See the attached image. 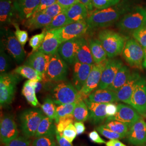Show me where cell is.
Returning a JSON list of instances; mask_svg holds the SVG:
<instances>
[{
    "label": "cell",
    "instance_id": "52a82bcc",
    "mask_svg": "<svg viewBox=\"0 0 146 146\" xmlns=\"http://www.w3.org/2000/svg\"><path fill=\"white\" fill-rule=\"evenodd\" d=\"M122 55L131 67L142 69L145 49L134 38L127 40Z\"/></svg>",
    "mask_w": 146,
    "mask_h": 146
},
{
    "label": "cell",
    "instance_id": "816d5d0a",
    "mask_svg": "<svg viewBox=\"0 0 146 146\" xmlns=\"http://www.w3.org/2000/svg\"><path fill=\"white\" fill-rule=\"evenodd\" d=\"M88 137L91 141L95 143L106 144V142L101 137L98 132L95 130L92 131L89 133Z\"/></svg>",
    "mask_w": 146,
    "mask_h": 146
},
{
    "label": "cell",
    "instance_id": "484cf974",
    "mask_svg": "<svg viewBox=\"0 0 146 146\" xmlns=\"http://www.w3.org/2000/svg\"><path fill=\"white\" fill-rule=\"evenodd\" d=\"M89 101L99 104H109L116 102V94L108 89H97L87 98Z\"/></svg>",
    "mask_w": 146,
    "mask_h": 146
},
{
    "label": "cell",
    "instance_id": "ac0fdd59",
    "mask_svg": "<svg viewBox=\"0 0 146 146\" xmlns=\"http://www.w3.org/2000/svg\"><path fill=\"white\" fill-rule=\"evenodd\" d=\"M141 77V75L138 72H133L131 73L130 77L127 82L116 93L117 101L130 105L131 96L137 82Z\"/></svg>",
    "mask_w": 146,
    "mask_h": 146
},
{
    "label": "cell",
    "instance_id": "f35d334b",
    "mask_svg": "<svg viewBox=\"0 0 146 146\" xmlns=\"http://www.w3.org/2000/svg\"><path fill=\"white\" fill-rule=\"evenodd\" d=\"M10 67V60L5 53L4 49V44L1 43L0 53V72L1 74L7 73Z\"/></svg>",
    "mask_w": 146,
    "mask_h": 146
},
{
    "label": "cell",
    "instance_id": "83f0119b",
    "mask_svg": "<svg viewBox=\"0 0 146 146\" xmlns=\"http://www.w3.org/2000/svg\"><path fill=\"white\" fill-rule=\"evenodd\" d=\"M76 61L92 66L95 64L88 41L83 36L79 38V46L76 54Z\"/></svg>",
    "mask_w": 146,
    "mask_h": 146
},
{
    "label": "cell",
    "instance_id": "30bf717a",
    "mask_svg": "<svg viewBox=\"0 0 146 146\" xmlns=\"http://www.w3.org/2000/svg\"><path fill=\"white\" fill-rule=\"evenodd\" d=\"M107 60L99 64H94L86 83L80 91L84 99L87 98L89 95L93 92L99 86L102 74L104 69Z\"/></svg>",
    "mask_w": 146,
    "mask_h": 146
},
{
    "label": "cell",
    "instance_id": "b9f144b4",
    "mask_svg": "<svg viewBox=\"0 0 146 146\" xmlns=\"http://www.w3.org/2000/svg\"><path fill=\"white\" fill-rule=\"evenodd\" d=\"M46 31H42V33L36 34L31 37L29 40V45L32 48V52H35L41 47L44 40Z\"/></svg>",
    "mask_w": 146,
    "mask_h": 146
},
{
    "label": "cell",
    "instance_id": "1f68e13d",
    "mask_svg": "<svg viewBox=\"0 0 146 146\" xmlns=\"http://www.w3.org/2000/svg\"><path fill=\"white\" fill-rule=\"evenodd\" d=\"M14 72L29 80L36 82L43 81L42 75L34 68L27 65L23 64L17 67L14 70Z\"/></svg>",
    "mask_w": 146,
    "mask_h": 146
},
{
    "label": "cell",
    "instance_id": "2e32d148",
    "mask_svg": "<svg viewBox=\"0 0 146 146\" xmlns=\"http://www.w3.org/2000/svg\"><path fill=\"white\" fill-rule=\"evenodd\" d=\"M127 141L131 145L140 146L146 143V122L141 118L129 127Z\"/></svg>",
    "mask_w": 146,
    "mask_h": 146
},
{
    "label": "cell",
    "instance_id": "7c38bea8",
    "mask_svg": "<svg viewBox=\"0 0 146 146\" xmlns=\"http://www.w3.org/2000/svg\"><path fill=\"white\" fill-rule=\"evenodd\" d=\"M130 106L143 117H146V80L141 76L131 96Z\"/></svg>",
    "mask_w": 146,
    "mask_h": 146
},
{
    "label": "cell",
    "instance_id": "ffe728a7",
    "mask_svg": "<svg viewBox=\"0 0 146 146\" xmlns=\"http://www.w3.org/2000/svg\"><path fill=\"white\" fill-rule=\"evenodd\" d=\"M93 66L88 64L75 62L74 64L73 73V84L80 92L83 88Z\"/></svg>",
    "mask_w": 146,
    "mask_h": 146
},
{
    "label": "cell",
    "instance_id": "e575fe53",
    "mask_svg": "<svg viewBox=\"0 0 146 146\" xmlns=\"http://www.w3.org/2000/svg\"><path fill=\"white\" fill-rule=\"evenodd\" d=\"M22 94L26 98L27 102L32 106L36 107L40 106V104L36 96L35 88L29 84L28 81H27L23 86Z\"/></svg>",
    "mask_w": 146,
    "mask_h": 146
},
{
    "label": "cell",
    "instance_id": "6da1fadb",
    "mask_svg": "<svg viewBox=\"0 0 146 146\" xmlns=\"http://www.w3.org/2000/svg\"><path fill=\"white\" fill-rule=\"evenodd\" d=\"M133 8L131 0H121L116 5L102 9H95L89 14L86 20L88 30L111 26Z\"/></svg>",
    "mask_w": 146,
    "mask_h": 146
},
{
    "label": "cell",
    "instance_id": "680465c9",
    "mask_svg": "<svg viewBox=\"0 0 146 146\" xmlns=\"http://www.w3.org/2000/svg\"><path fill=\"white\" fill-rule=\"evenodd\" d=\"M106 146H127L119 140H111L106 143Z\"/></svg>",
    "mask_w": 146,
    "mask_h": 146
},
{
    "label": "cell",
    "instance_id": "8d00e7d4",
    "mask_svg": "<svg viewBox=\"0 0 146 146\" xmlns=\"http://www.w3.org/2000/svg\"><path fill=\"white\" fill-rule=\"evenodd\" d=\"M41 107L42 111L45 115L51 119L55 120L56 118L57 107L50 98L48 97L46 98Z\"/></svg>",
    "mask_w": 146,
    "mask_h": 146
},
{
    "label": "cell",
    "instance_id": "bcb514c9",
    "mask_svg": "<svg viewBox=\"0 0 146 146\" xmlns=\"http://www.w3.org/2000/svg\"><path fill=\"white\" fill-rule=\"evenodd\" d=\"M121 1V0H93V4L96 9H102L116 5Z\"/></svg>",
    "mask_w": 146,
    "mask_h": 146
},
{
    "label": "cell",
    "instance_id": "5b68a950",
    "mask_svg": "<svg viewBox=\"0 0 146 146\" xmlns=\"http://www.w3.org/2000/svg\"><path fill=\"white\" fill-rule=\"evenodd\" d=\"M44 115L42 110L29 108L23 110L19 116V123L24 136L31 138L35 136L40 123Z\"/></svg>",
    "mask_w": 146,
    "mask_h": 146
},
{
    "label": "cell",
    "instance_id": "ab89813d",
    "mask_svg": "<svg viewBox=\"0 0 146 146\" xmlns=\"http://www.w3.org/2000/svg\"><path fill=\"white\" fill-rule=\"evenodd\" d=\"M55 136H44L35 138L32 143V146H56Z\"/></svg>",
    "mask_w": 146,
    "mask_h": 146
},
{
    "label": "cell",
    "instance_id": "11a10c76",
    "mask_svg": "<svg viewBox=\"0 0 146 146\" xmlns=\"http://www.w3.org/2000/svg\"><path fill=\"white\" fill-rule=\"evenodd\" d=\"M57 2L66 9H68L71 6L80 2V0H56Z\"/></svg>",
    "mask_w": 146,
    "mask_h": 146
},
{
    "label": "cell",
    "instance_id": "e0dca14e",
    "mask_svg": "<svg viewBox=\"0 0 146 146\" xmlns=\"http://www.w3.org/2000/svg\"><path fill=\"white\" fill-rule=\"evenodd\" d=\"M6 49L18 64H21L26 56L23 47L17 40L15 33L8 31L6 33L5 42Z\"/></svg>",
    "mask_w": 146,
    "mask_h": 146
},
{
    "label": "cell",
    "instance_id": "91938a15",
    "mask_svg": "<svg viewBox=\"0 0 146 146\" xmlns=\"http://www.w3.org/2000/svg\"><path fill=\"white\" fill-rule=\"evenodd\" d=\"M143 66L144 68H145L146 69V49H145V56H144Z\"/></svg>",
    "mask_w": 146,
    "mask_h": 146
},
{
    "label": "cell",
    "instance_id": "f5cc1de1",
    "mask_svg": "<svg viewBox=\"0 0 146 146\" xmlns=\"http://www.w3.org/2000/svg\"><path fill=\"white\" fill-rule=\"evenodd\" d=\"M56 140L59 146H73L72 143L68 141L62 135V133H56Z\"/></svg>",
    "mask_w": 146,
    "mask_h": 146
},
{
    "label": "cell",
    "instance_id": "74e56055",
    "mask_svg": "<svg viewBox=\"0 0 146 146\" xmlns=\"http://www.w3.org/2000/svg\"><path fill=\"white\" fill-rule=\"evenodd\" d=\"M78 101L69 104L59 105L56 108V118L54 120L55 123L58 124L59 120L66 115L73 114V111Z\"/></svg>",
    "mask_w": 146,
    "mask_h": 146
},
{
    "label": "cell",
    "instance_id": "60d3db41",
    "mask_svg": "<svg viewBox=\"0 0 146 146\" xmlns=\"http://www.w3.org/2000/svg\"><path fill=\"white\" fill-rule=\"evenodd\" d=\"M96 131L99 132L101 135L104 136L108 139H110V140H119L123 138L122 136L105 127L104 125L97 127L96 128Z\"/></svg>",
    "mask_w": 146,
    "mask_h": 146
},
{
    "label": "cell",
    "instance_id": "7dc6e473",
    "mask_svg": "<svg viewBox=\"0 0 146 146\" xmlns=\"http://www.w3.org/2000/svg\"><path fill=\"white\" fill-rule=\"evenodd\" d=\"M13 25L15 28V36L17 40L21 43V45L24 47L28 40V34L27 31L21 30L19 25L16 22H14Z\"/></svg>",
    "mask_w": 146,
    "mask_h": 146
},
{
    "label": "cell",
    "instance_id": "7a4b0ae2",
    "mask_svg": "<svg viewBox=\"0 0 146 146\" xmlns=\"http://www.w3.org/2000/svg\"><path fill=\"white\" fill-rule=\"evenodd\" d=\"M47 89L50 98L55 104H69L84 99L73 84L66 81L47 82Z\"/></svg>",
    "mask_w": 146,
    "mask_h": 146
},
{
    "label": "cell",
    "instance_id": "ba28073f",
    "mask_svg": "<svg viewBox=\"0 0 146 146\" xmlns=\"http://www.w3.org/2000/svg\"><path fill=\"white\" fill-rule=\"evenodd\" d=\"M68 74L67 63L57 52L51 56L44 82L66 81Z\"/></svg>",
    "mask_w": 146,
    "mask_h": 146
},
{
    "label": "cell",
    "instance_id": "3957f363",
    "mask_svg": "<svg viewBox=\"0 0 146 146\" xmlns=\"http://www.w3.org/2000/svg\"><path fill=\"white\" fill-rule=\"evenodd\" d=\"M98 39L101 43L108 58H114L122 54L127 40L124 36L110 29L100 31Z\"/></svg>",
    "mask_w": 146,
    "mask_h": 146
},
{
    "label": "cell",
    "instance_id": "4316f807",
    "mask_svg": "<svg viewBox=\"0 0 146 146\" xmlns=\"http://www.w3.org/2000/svg\"><path fill=\"white\" fill-rule=\"evenodd\" d=\"M52 18L47 14L40 13L33 15L31 17L24 20V26L30 31L44 28L52 21Z\"/></svg>",
    "mask_w": 146,
    "mask_h": 146
},
{
    "label": "cell",
    "instance_id": "db71d44e",
    "mask_svg": "<svg viewBox=\"0 0 146 146\" xmlns=\"http://www.w3.org/2000/svg\"><path fill=\"white\" fill-rule=\"evenodd\" d=\"M117 110V106L114 103L107 104L106 108V111L107 117L114 116L116 114Z\"/></svg>",
    "mask_w": 146,
    "mask_h": 146
},
{
    "label": "cell",
    "instance_id": "d6986e66",
    "mask_svg": "<svg viewBox=\"0 0 146 146\" xmlns=\"http://www.w3.org/2000/svg\"><path fill=\"white\" fill-rule=\"evenodd\" d=\"M79 38L63 42L58 47V52L59 55L69 64H74L76 61V56L79 46Z\"/></svg>",
    "mask_w": 146,
    "mask_h": 146
},
{
    "label": "cell",
    "instance_id": "9f6ffc18",
    "mask_svg": "<svg viewBox=\"0 0 146 146\" xmlns=\"http://www.w3.org/2000/svg\"><path fill=\"white\" fill-rule=\"evenodd\" d=\"M74 126L76 128L78 135L82 134L86 131V127L82 122H75L74 123Z\"/></svg>",
    "mask_w": 146,
    "mask_h": 146
},
{
    "label": "cell",
    "instance_id": "6125c7cd",
    "mask_svg": "<svg viewBox=\"0 0 146 146\" xmlns=\"http://www.w3.org/2000/svg\"><path fill=\"white\" fill-rule=\"evenodd\" d=\"M56 146H58V145H56Z\"/></svg>",
    "mask_w": 146,
    "mask_h": 146
},
{
    "label": "cell",
    "instance_id": "f907efd6",
    "mask_svg": "<svg viewBox=\"0 0 146 146\" xmlns=\"http://www.w3.org/2000/svg\"><path fill=\"white\" fill-rule=\"evenodd\" d=\"M57 2L56 0H41L40 5L37 7L36 10L33 15H35L38 13H42L48 7Z\"/></svg>",
    "mask_w": 146,
    "mask_h": 146
},
{
    "label": "cell",
    "instance_id": "603a6c76",
    "mask_svg": "<svg viewBox=\"0 0 146 146\" xmlns=\"http://www.w3.org/2000/svg\"><path fill=\"white\" fill-rule=\"evenodd\" d=\"M61 43L60 40L52 31H47L42 44L37 51L52 56L58 52Z\"/></svg>",
    "mask_w": 146,
    "mask_h": 146
},
{
    "label": "cell",
    "instance_id": "4fadbf2b",
    "mask_svg": "<svg viewBox=\"0 0 146 146\" xmlns=\"http://www.w3.org/2000/svg\"><path fill=\"white\" fill-rule=\"evenodd\" d=\"M19 130L12 115L3 116L0 122V138L4 145L18 137Z\"/></svg>",
    "mask_w": 146,
    "mask_h": 146
},
{
    "label": "cell",
    "instance_id": "7402d4cb",
    "mask_svg": "<svg viewBox=\"0 0 146 146\" xmlns=\"http://www.w3.org/2000/svg\"><path fill=\"white\" fill-rule=\"evenodd\" d=\"M84 101L87 105L89 111V120L94 125L102 122L107 118L106 111V104H99L92 102L85 98Z\"/></svg>",
    "mask_w": 146,
    "mask_h": 146
},
{
    "label": "cell",
    "instance_id": "8fae6325",
    "mask_svg": "<svg viewBox=\"0 0 146 146\" xmlns=\"http://www.w3.org/2000/svg\"><path fill=\"white\" fill-rule=\"evenodd\" d=\"M117 110L114 116L107 117L106 122L110 121H117L125 123L129 127L142 118L141 115L129 104H119Z\"/></svg>",
    "mask_w": 146,
    "mask_h": 146
},
{
    "label": "cell",
    "instance_id": "8992f818",
    "mask_svg": "<svg viewBox=\"0 0 146 146\" xmlns=\"http://www.w3.org/2000/svg\"><path fill=\"white\" fill-rule=\"evenodd\" d=\"M20 78L15 73L1 74L0 76V104L1 107L11 104L15 94L16 86Z\"/></svg>",
    "mask_w": 146,
    "mask_h": 146
},
{
    "label": "cell",
    "instance_id": "f1b7e54d",
    "mask_svg": "<svg viewBox=\"0 0 146 146\" xmlns=\"http://www.w3.org/2000/svg\"><path fill=\"white\" fill-rule=\"evenodd\" d=\"M131 73L129 68L123 65L116 75L112 84L107 89L116 93L127 82L130 77Z\"/></svg>",
    "mask_w": 146,
    "mask_h": 146
},
{
    "label": "cell",
    "instance_id": "94428289",
    "mask_svg": "<svg viewBox=\"0 0 146 146\" xmlns=\"http://www.w3.org/2000/svg\"><path fill=\"white\" fill-rule=\"evenodd\" d=\"M146 146V145H141V146Z\"/></svg>",
    "mask_w": 146,
    "mask_h": 146
},
{
    "label": "cell",
    "instance_id": "6f0895ef",
    "mask_svg": "<svg viewBox=\"0 0 146 146\" xmlns=\"http://www.w3.org/2000/svg\"><path fill=\"white\" fill-rule=\"evenodd\" d=\"M80 2L82 3L87 7L89 12V14L92 13L93 11H94L93 0H80Z\"/></svg>",
    "mask_w": 146,
    "mask_h": 146
},
{
    "label": "cell",
    "instance_id": "4dcf8cb0",
    "mask_svg": "<svg viewBox=\"0 0 146 146\" xmlns=\"http://www.w3.org/2000/svg\"><path fill=\"white\" fill-rule=\"evenodd\" d=\"M56 127L53 120L44 116L37 129L35 137L37 138L41 136L56 135Z\"/></svg>",
    "mask_w": 146,
    "mask_h": 146
},
{
    "label": "cell",
    "instance_id": "7bdbcfd3",
    "mask_svg": "<svg viewBox=\"0 0 146 146\" xmlns=\"http://www.w3.org/2000/svg\"><path fill=\"white\" fill-rule=\"evenodd\" d=\"M74 117L73 114L66 115L63 117H61L56 124V133H62L63 131L70 124L73 123L74 121Z\"/></svg>",
    "mask_w": 146,
    "mask_h": 146
},
{
    "label": "cell",
    "instance_id": "44dd1931",
    "mask_svg": "<svg viewBox=\"0 0 146 146\" xmlns=\"http://www.w3.org/2000/svg\"><path fill=\"white\" fill-rule=\"evenodd\" d=\"M40 1L41 0H15L16 14L21 20H26L35 13Z\"/></svg>",
    "mask_w": 146,
    "mask_h": 146
},
{
    "label": "cell",
    "instance_id": "681fc988",
    "mask_svg": "<svg viewBox=\"0 0 146 146\" xmlns=\"http://www.w3.org/2000/svg\"><path fill=\"white\" fill-rule=\"evenodd\" d=\"M62 135L68 141L72 143L76 136L78 135L77 131L74 125L72 123L67 126L63 131Z\"/></svg>",
    "mask_w": 146,
    "mask_h": 146
},
{
    "label": "cell",
    "instance_id": "f546056e",
    "mask_svg": "<svg viewBox=\"0 0 146 146\" xmlns=\"http://www.w3.org/2000/svg\"><path fill=\"white\" fill-rule=\"evenodd\" d=\"M90 49L95 64H99L107 60V55L99 40L90 39L88 41Z\"/></svg>",
    "mask_w": 146,
    "mask_h": 146
},
{
    "label": "cell",
    "instance_id": "f6af8a7d",
    "mask_svg": "<svg viewBox=\"0 0 146 146\" xmlns=\"http://www.w3.org/2000/svg\"><path fill=\"white\" fill-rule=\"evenodd\" d=\"M66 11L67 9L63 8L58 2H56L55 3L48 7L42 13L47 14V15L50 16L52 18H54L60 14L66 13Z\"/></svg>",
    "mask_w": 146,
    "mask_h": 146
},
{
    "label": "cell",
    "instance_id": "277c9868",
    "mask_svg": "<svg viewBox=\"0 0 146 146\" xmlns=\"http://www.w3.org/2000/svg\"><path fill=\"white\" fill-rule=\"evenodd\" d=\"M145 25L146 9L141 6H136L120 19L116 26L122 32L133 33Z\"/></svg>",
    "mask_w": 146,
    "mask_h": 146
},
{
    "label": "cell",
    "instance_id": "9c48e42d",
    "mask_svg": "<svg viewBox=\"0 0 146 146\" xmlns=\"http://www.w3.org/2000/svg\"><path fill=\"white\" fill-rule=\"evenodd\" d=\"M88 30V27L86 21H82L72 23L52 31L58 37L62 43L68 40L82 36Z\"/></svg>",
    "mask_w": 146,
    "mask_h": 146
},
{
    "label": "cell",
    "instance_id": "d590c367",
    "mask_svg": "<svg viewBox=\"0 0 146 146\" xmlns=\"http://www.w3.org/2000/svg\"><path fill=\"white\" fill-rule=\"evenodd\" d=\"M105 127L120 134L124 137H127L129 127L125 123L117 121H110L105 122L104 125Z\"/></svg>",
    "mask_w": 146,
    "mask_h": 146
},
{
    "label": "cell",
    "instance_id": "d6a6232c",
    "mask_svg": "<svg viewBox=\"0 0 146 146\" xmlns=\"http://www.w3.org/2000/svg\"><path fill=\"white\" fill-rule=\"evenodd\" d=\"M73 114L76 122H83L88 120V108L84 99L80 100L77 102Z\"/></svg>",
    "mask_w": 146,
    "mask_h": 146
},
{
    "label": "cell",
    "instance_id": "d4e9b609",
    "mask_svg": "<svg viewBox=\"0 0 146 146\" xmlns=\"http://www.w3.org/2000/svg\"><path fill=\"white\" fill-rule=\"evenodd\" d=\"M66 14L71 23L86 21L89 14L88 9L81 2H78L69 8Z\"/></svg>",
    "mask_w": 146,
    "mask_h": 146
},
{
    "label": "cell",
    "instance_id": "c3c4849f",
    "mask_svg": "<svg viewBox=\"0 0 146 146\" xmlns=\"http://www.w3.org/2000/svg\"><path fill=\"white\" fill-rule=\"evenodd\" d=\"M3 146H32L31 141L25 136H18Z\"/></svg>",
    "mask_w": 146,
    "mask_h": 146
},
{
    "label": "cell",
    "instance_id": "836d02e7",
    "mask_svg": "<svg viewBox=\"0 0 146 146\" xmlns=\"http://www.w3.org/2000/svg\"><path fill=\"white\" fill-rule=\"evenodd\" d=\"M70 23L71 22L69 20L66 13H63L52 18V22L47 26L44 28L43 31H47L58 29Z\"/></svg>",
    "mask_w": 146,
    "mask_h": 146
},
{
    "label": "cell",
    "instance_id": "5bb4252c",
    "mask_svg": "<svg viewBox=\"0 0 146 146\" xmlns=\"http://www.w3.org/2000/svg\"><path fill=\"white\" fill-rule=\"evenodd\" d=\"M123 65V62L120 59L114 58L107 59L98 89L108 88Z\"/></svg>",
    "mask_w": 146,
    "mask_h": 146
},
{
    "label": "cell",
    "instance_id": "9a60e30c",
    "mask_svg": "<svg viewBox=\"0 0 146 146\" xmlns=\"http://www.w3.org/2000/svg\"><path fill=\"white\" fill-rule=\"evenodd\" d=\"M50 58V55L36 51L31 52L27 58L24 64L31 67L40 73L43 78V82H44Z\"/></svg>",
    "mask_w": 146,
    "mask_h": 146
},
{
    "label": "cell",
    "instance_id": "ee69618b",
    "mask_svg": "<svg viewBox=\"0 0 146 146\" xmlns=\"http://www.w3.org/2000/svg\"><path fill=\"white\" fill-rule=\"evenodd\" d=\"M132 34L136 41L140 44L144 49H146V25L134 31Z\"/></svg>",
    "mask_w": 146,
    "mask_h": 146
},
{
    "label": "cell",
    "instance_id": "cb8c5ba5",
    "mask_svg": "<svg viewBox=\"0 0 146 146\" xmlns=\"http://www.w3.org/2000/svg\"><path fill=\"white\" fill-rule=\"evenodd\" d=\"M16 12L15 0H0L1 25L13 23V19Z\"/></svg>",
    "mask_w": 146,
    "mask_h": 146
}]
</instances>
